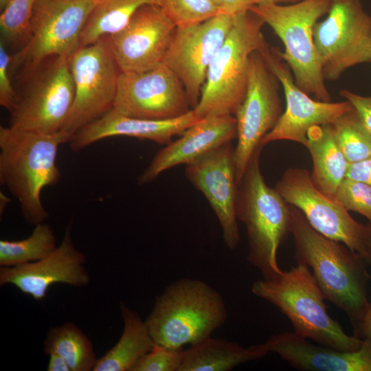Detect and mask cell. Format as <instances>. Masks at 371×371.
Here are the masks:
<instances>
[{"instance_id": "cell-36", "label": "cell", "mask_w": 371, "mask_h": 371, "mask_svg": "<svg viewBox=\"0 0 371 371\" xmlns=\"http://www.w3.org/2000/svg\"><path fill=\"white\" fill-rule=\"evenodd\" d=\"M346 177L371 185V157L359 162L350 164Z\"/></svg>"}, {"instance_id": "cell-17", "label": "cell", "mask_w": 371, "mask_h": 371, "mask_svg": "<svg viewBox=\"0 0 371 371\" xmlns=\"http://www.w3.org/2000/svg\"><path fill=\"white\" fill-rule=\"evenodd\" d=\"M176 28L161 6L139 8L123 29L108 36L120 71L143 72L163 63Z\"/></svg>"}, {"instance_id": "cell-15", "label": "cell", "mask_w": 371, "mask_h": 371, "mask_svg": "<svg viewBox=\"0 0 371 371\" xmlns=\"http://www.w3.org/2000/svg\"><path fill=\"white\" fill-rule=\"evenodd\" d=\"M234 21V15L221 13L203 23L176 28L164 63L182 82L192 109L199 102L209 65Z\"/></svg>"}, {"instance_id": "cell-5", "label": "cell", "mask_w": 371, "mask_h": 371, "mask_svg": "<svg viewBox=\"0 0 371 371\" xmlns=\"http://www.w3.org/2000/svg\"><path fill=\"white\" fill-rule=\"evenodd\" d=\"M260 145L238 184L236 212L247 232V260L270 279L282 272L277 252L290 233V206L280 193L269 187L260 168Z\"/></svg>"}, {"instance_id": "cell-29", "label": "cell", "mask_w": 371, "mask_h": 371, "mask_svg": "<svg viewBox=\"0 0 371 371\" xmlns=\"http://www.w3.org/2000/svg\"><path fill=\"white\" fill-rule=\"evenodd\" d=\"M332 124L338 146L349 164L371 157V133L353 106Z\"/></svg>"}, {"instance_id": "cell-2", "label": "cell", "mask_w": 371, "mask_h": 371, "mask_svg": "<svg viewBox=\"0 0 371 371\" xmlns=\"http://www.w3.org/2000/svg\"><path fill=\"white\" fill-rule=\"evenodd\" d=\"M69 141L61 131L43 133L0 126V182L17 199L30 225L44 223L49 216L41 192L59 181L56 159L59 146Z\"/></svg>"}, {"instance_id": "cell-31", "label": "cell", "mask_w": 371, "mask_h": 371, "mask_svg": "<svg viewBox=\"0 0 371 371\" xmlns=\"http://www.w3.org/2000/svg\"><path fill=\"white\" fill-rule=\"evenodd\" d=\"M159 6L177 27L201 23L221 14L213 0H161Z\"/></svg>"}, {"instance_id": "cell-6", "label": "cell", "mask_w": 371, "mask_h": 371, "mask_svg": "<svg viewBox=\"0 0 371 371\" xmlns=\"http://www.w3.org/2000/svg\"><path fill=\"white\" fill-rule=\"evenodd\" d=\"M264 24L250 10L234 15L229 32L209 65L199 102L192 109L199 119L235 115L247 92L251 55L269 47L262 32Z\"/></svg>"}, {"instance_id": "cell-10", "label": "cell", "mask_w": 371, "mask_h": 371, "mask_svg": "<svg viewBox=\"0 0 371 371\" xmlns=\"http://www.w3.org/2000/svg\"><path fill=\"white\" fill-rule=\"evenodd\" d=\"M75 96L69 114L60 130L71 137L113 108L121 72L108 36L80 46L69 57Z\"/></svg>"}, {"instance_id": "cell-25", "label": "cell", "mask_w": 371, "mask_h": 371, "mask_svg": "<svg viewBox=\"0 0 371 371\" xmlns=\"http://www.w3.org/2000/svg\"><path fill=\"white\" fill-rule=\"evenodd\" d=\"M123 330L117 342L98 359L93 371H131L137 361L155 346L145 322L120 302Z\"/></svg>"}, {"instance_id": "cell-34", "label": "cell", "mask_w": 371, "mask_h": 371, "mask_svg": "<svg viewBox=\"0 0 371 371\" xmlns=\"http://www.w3.org/2000/svg\"><path fill=\"white\" fill-rule=\"evenodd\" d=\"M11 56L7 53L4 41L0 43V104L11 113L16 106L17 92L14 89L10 71Z\"/></svg>"}, {"instance_id": "cell-22", "label": "cell", "mask_w": 371, "mask_h": 371, "mask_svg": "<svg viewBox=\"0 0 371 371\" xmlns=\"http://www.w3.org/2000/svg\"><path fill=\"white\" fill-rule=\"evenodd\" d=\"M199 120L193 109L181 116L168 120L131 117L111 110L76 132L69 143L74 151H79L99 140L115 136L137 137L168 144L173 136L182 134Z\"/></svg>"}, {"instance_id": "cell-24", "label": "cell", "mask_w": 371, "mask_h": 371, "mask_svg": "<svg viewBox=\"0 0 371 371\" xmlns=\"http://www.w3.org/2000/svg\"><path fill=\"white\" fill-rule=\"evenodd\" d=\"M269 352L265 343L245 348L235 341L210 337L184 350L179 371H229Z\"/></svg>"}, {"instance_id": "cell-8", "label": "cell", "mask_w": 371, "mask_h": 371, "mask_svg": "<svg viewBox=\"0 0 371 371\" xmlns=\"http://www.w3.org/2000/svg\"><path fill=\"white\" fill-rule=\"evenodd\" d=\"M67 56L48 58L23 74L10 126L43 133L60 131L71 109L75 87Z\"/></svg>"}, {"instance_id": "cell-1", "label": "cell", "mask_w": 371, "mask_h": 371, "mask_svg": "<svg viewBox=\"0 0 371 371\" xmlns=\"http://www.w3.org/2000/svg\"><path fill=\"white\" fill-rule=\"evenodd\" d=\"M289 206L297 264L311 269L325 298L347 315L356 333L370 302L366 294L370 275L364 259L317 232L298 208Z\"/></svg>"}, {"instance_id": "cell-21", "label": "cell", "mask_w": 371, "mask_h": 371, "mask_svg": "<svg viewBox=\"0 0 371 371\" xmlns=\"http://www.w3.org/2000/svg\"><path fill=\"white\" fill-rule=\"evenodd\" d=\"M265 343L269 352L299 370L371 371V341L368 339L353 351L314 344L294 332L273 335Z\"/></svg>"}, {"instance_id": "cell-33", "label": "cell", "mask_w": 371, "mask_h": 371, "mask_svg": "<svg viewBox=\"0 0 371 371\" xmlns=\"http://www.w3.org/2000/svg\"><path fill=\"white\" fill-rule=\"evenodd\" d=\"M184 355L183 348L155 346L134 365L131 371H179Z\"/></svg>"}, {"instance_id": "cell-41", "label": "cell", "mask_w": 371, "mask_h": 371, "mask_svg": "<svg viewBox=\"0 0 371 371\" xmlns=\"http://www.w3.org/2000/svg\"><path fill=\"white\" fill-rule=\"evenodd\" d=\"M367 235H366V243L368 247V250L370 255V260L371 262V224L367 225Z\"/></svg>"}, {"instance_id": "cell-11", "label": "cell", "mask_w": 371, "mask_h": 371, "mask_svg": "<svg viewBox=\"0 0 371 371\" xmlns=\"http://www.w3.org/2000/svg\"><path fill=\"white\" fill-rule=\"evenodd\" d=\"M326 18L315 25L313 40L324 79L371 63V15L360 0H333Z\"/></svg>"}, {"instance_id": "cell-14", "label": "cell", "mask_w": 371, "mask_h": 371, "mask_svg": "<svg viewBox=\"0 0 371 371\" xmlns=\"http://www.w3.org/2000/svg\"><path fill=\"white\" fill-rule=\"evenodd\" d=\"M185 88L164 63L143 72L121 71L111 110L131 117L168 120L191 109Z\"/></svg>"}, {"instance_id": "cell-4", "label": "cell", "mask_w": 371, "mask_h": 371, "mask_svg": "<svg viewBox=\"0 0 371 371\" xmlns=\"http://www.w3.org/2000/svg\"><path fill=\"white\" fill-rule=\"evenodd\" d=\"M251 292L276 306L302 337L343 351L356 350L362 345V339L347 335L329 315L326 298L304 265L297 264L270 279L256 280Z\"/></svg>"}, {"instance_id": "cell-3", "label": "cell", "mask_w": 371, "mask_h": 371, "mask_svg": "<svg viewBox=\"0 0 371 371\" xmlns=\"http://www.w3.org/2000/svg\"><path fill=\"white\" fill-rule=\"evenodd\" d=\"M226 319L225 304L216 290L203 281L183 278L156 298L144 322L156 346L179 348L211 337Z\"/></svg>"}, {"instance_id": "cell-26", "label": "cell", "mask_w": 371, "mask_h": 371, "mask_svg": "<svg viewBox=\"0 0 371 371\" xmlns=\"http://www.w3.org/2000/svg\"><path fill=\"white\" fill-rule=\"evenodd\" d=\"M161 1L96 0L82 31L80 46L92 44L104 36L119 32L142 6L160 5Z\"/></svg>"}, {"instance_id": "cell-42", "label": "cell", "mask_w": 371, "mask_h": 371, "mask_svg": "<svg viewBox=\"0 0 371 371\" xmlns=\"http://www.w3.org/2000/svg\"><path fill=\"white\" fill-rule=\"evenodd\" d=\"M11 0H0V10L1 11L5 8Z\"/></svg>"}, {"instance_id": "cell-12", "label": "cell", "mask_w": 371, "mask_h": 371, "mask_svg": "<svg viewBox=\"0 0 371 371\" xmlns=\"http://www.w3.org/2000/svg\"><path fill=\"white\" fill-rule=\"evenodd\" d=\"M275 188L288 204L302 212L317 232L344 243L364 260H370L368 226L355 221L342 205L320 191L308 171L297 167L287 168Z\"/></svg>"}, {"instance_id": "cell-30", "label": "cell", "mask_w": 371, "mask_h": 371, "mask_svg": "<svg viewBox=\"0 0 371 371\" xmlns=\"http://www.w3.org/2000/svg\"><path fill=\"white\" fill-rule=\"evenodd\" d=\"M38 0H11L1 11L0 28L3 40L12 43L25 42Z\"/></svg>"}, {"instance_id": "cell-40", "label": "cell", "mask_w": 371, "mask_h": 371, "mask_svg": "<svg viewBox=\"0 0 371 371\" xmlns=\"http://www.w3.org/2000/svg\"><path fill=\"white\" fill-rule=\"evenodd\" d=\"M301 0H250L252 5H258L263 3H272L276 4H280V3H296Z\"/></svg>"}, {"instance_id": "cell-19", "label": "cell", "mask_w": 371, "mask_h": 371, "mask_svg": "<svg viewBox=\"0 0 371 371\" xmlns=\"http://www.w3.org/2000/svg\"><path fill=\"white\" fill-rule=\"evenodd\" d=\"M85 256L75 246L69 225L60 244L45 258L15 267H1L0 285L12 284L35 300H42L49 289L62 283L82 287L90 282Z\"/></svg>"}, {"instance_id": "cell-32", "label": "cell", "mask_w": 371, "mask_h": 371, "mask_svg": "<svg viewBox=\"0 0 371 371\" xmlns=\"http://www.w3.org/2000/svg\"><path fill=\"white\" fill-rule=\"evenodd\" d=\"M334 199L348 212L365 216L371 224V185L345 178L340 183Z\"/></svg>"}, {"instance_id": "cell-37", "label": "cell", "mask_w": 371, "mask_h": 371, "mask_svg": "<svg viewBox=\"0 0 371 371\" xmlns=\"http://www.w3.org/2000/svg\"><path fill=\"white\" fill-rule=\"evenodd\" d=\"M221 13L236 15L249 10L250 0H213Z\"/></svg>"}, {"instance_id": "cell-13", "label": "cell", "mask_w": 371, "mask_h": 371, "mask_svg": "<svg viewBox=\"0 0 371 371\" xmlns=\"http://www.w3.org/2000/svg\"><path fill=\"white\" fill-rule=\"evenodd\" d=\"M276 80L261 53L254 52L249 60L245 97L235 113L238 142L234 161L238 186L262 138L282 114Z\"/></svg>"}, {"instance_id": "cell-35", "label": "cell", "mask_w": 371, "mask_h": 371, "mask_svg": "<svg viewBox=\"0 0 371 371\" xmlns=\"http://www.w3.org/2000/svg\"><path fill=\"white\" fill-rule=\"evenodd\" d=\"M339 94L353 106L360 120L371 133V96H363L344 89Z\"/></svg>"}, {"instance_id": "cell-27", "label": "cell", "mask_w": 371, "mask_h": 371, "mask_svg": "<svg viewBox=\"0 0 371 371\" xmlns=\"http://www.w3.org/2000/svg\"><path fill=\"white\" fill-rule=\"evenodd\" d=\"M44 352L61 356L71 371H93L98 359L91 340L71 322L52 327L47 331Z\"/></svg>"}, {"instance_id": "cell-9", "label": "cell", "mask_w": 371, "mask_h": 371, "mask_svg": "<svg viewBox=\"0 0 371 371\" xmlns=\"http://www.w3.org/2000/svg\"><path fill=\"white\" fill-rule=\"evenodd\" d=\"M96 0H38L28 35L20 49L11 56L10 74H23L45 59L69 56L80 47L85 23Z\"/></svg>"}, {"instance_id": "cell-18", "label": "cell", "mask_w": 371, "mask_h": 371, "mask_svg": "<svg viewBox=\"0 0 371 371\" xmlns=\"http://www.w3.org/2000/svg\"><path fill=\"white\" fill-rule=\"evenodd\" d=\"M186 177L207 199L230 249L240 242L236 212L238 194L234 148L226 143L186 165Z\"/></svg>"}, {"instance_id": "cell-23", "label": "cell", "mask_w": 371, "mask_h": 371, "mask_svg": "<svg viewBox=\"0 0 371 371\" xmlns=\"http://www.w3.org/2000/svg\"><path fill=\"white\" fill-rule=\"evenodd\" d=\"M313 161L311 174L315 186L323 193L334 199L346 178L349 163L336 141L332 124L310 128L304 145Z\"/></svg>"}, {"instance_id": "cell-16", "label": "cell", "mask_w": 371, "mask_h": 371, "mask_svg": "<svg viewBox=\"0 0 371 371\" xmlns=\"http://www.w3.org/2000/svg\"><path fill=\"white\" fill-rule=\"evenodd\" d=\"M269 67L280 82L286 98V109L276 126L262 138L265 146L279 140L305 145L308 129L314 126L333 124L352 109L348 101L314 100L295 84L289 65L282 59L279 49L267 48L261 53Z\"/></svg>"}, {"instance_id": "cell-39", "label": "cell", "mask_w": 371, "mask_h": 371, "mask_svg": "<svg viewBox=\"0 0 371 371\" xmlns=\"http://www.w3.org/2000/svg\"><path fill=\"white\" fill-rule=\"evenodd\" d=\"M47 366V371H71L67 361L59 355L51 353Z\"/></svg>"}, {"instance_id": "cell-7", "label": "cell", "mask_w": 371, "mask_h": 371, "mask_svg": "<svg viewBox=\"0 0 371 371\" xmlns=\"http://www.w3.org/2000/svg\"><path fill=\"white\" fill-rule=\"evenodd\" d=\"M332 1L301 0L286 5L263 3L249 9L281 39L284 52L279 50V54L292 71L297 87L323 102H331V97L324 84L313 30L317 20L329 11Z\"/></svg>"}, {"instance_id": "cell-28", "label": "cell", "mask_w": 371, "mask_h": 371, "mask_svg": "<svg viewBox=\"0 0 371 371\" xmlns=\"http://www.w3.org/2000/svg\"><path fill=\"white\" fill-rule=\"evenodd\" d=\"M57 247L52 227L45 223H39L26 238L0 240V266L15 267L39 260Z\"/></svg>"}, {"instance_id": "cell-38", "label": "cell", "mask_w": 371, "mask_h": 371, "mask_svg": "<svg viewBox=\"0 0 371 371\" xmlns=\"http://www.w3.org/2000/svg\"><path fill=\"white\" fill-rule=\"evenodd\" d=\"M363 335L364 339L371 341V297L368 307L361 321L359 328L355 335Z\"/></svg>"}, {"instance_id": "cell-20", "label": "cell", "mask_w": 371, "mask_h": 371, "mask_svg": "<svg viewBox=\"0 0 371 371\" xmlns=\"http://www.w3.org/2000/svg\"><path fill=\"white\" fill-rule=\"evenodd\" d=\"M237 137L234 115H210L199 120L182 135L161 148L142 172L139 185L155 180L161 172L181 164H188L208 152Z\"/></svg>"}]
</instances>
